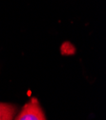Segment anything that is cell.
Returning a JSON list of instances; mask_svg holds the SVG:
<instances>
[{"mask_svg": "<svg viewBox=\"0 0 106 120\" xmlns=\"http://www.w3.org/2000/svg\"><path fill=\"white\" fill-rule=\"evenodd\" d=\"M14 120H46V117L38 100L33 97L24 105Z\"/></svg>", "mask_w": 106, "mask_h": 120, "instance_id": "6da1fadb", "label": "cell"}, {"mask_svg": "<svg viewBox=\"0 0 106 120\" xmlns=\"http://www.w3.org/2000/svg\"><path fill=\"white\" fill-rule=\"evenodd\" d=\"M17 112V107L13 104L0 102V120H12Z\"/></svg>", "mask_w": 106, "mask_h": 120, "instance_id": "7a4b0ae2", "label": "cell"}]
</instances>
